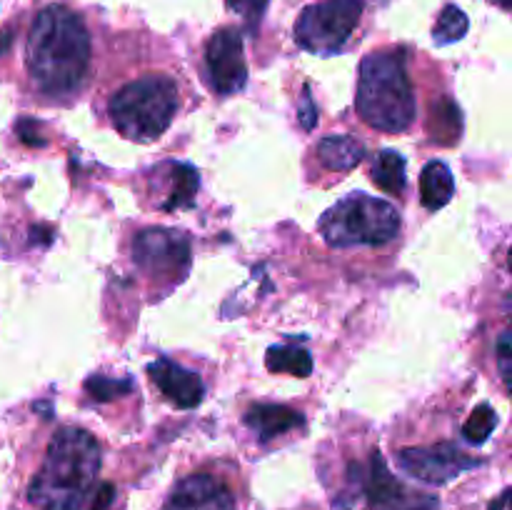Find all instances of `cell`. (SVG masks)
<instances>
[{
  "label": "cell",
  "instance_id": "obj_23",
  "mask_svg": "<svg viewBox=\"0 0 512 510\" xmlns=\"http://www.w3.org/2000/svg\"><path fill=\"white\" fill-rule=\"evenodd\" d=\"M225 3H228V8L233 10V13H238L240 18L245 20V25H248L250 30H258L270 0H225Z\"/></svg>",
  "mask_w": 512,
  "mask_h": 510
},
{
  "label": "cell",
  "instance_id": "obj_25",
  "mask_svg": "<svg viewBox=\"0 0 512 510\" xmlns=\"http://www.w3.org/2000/svg\"><path fill=\"white\" fill-rule=\"evenodd\" d=\"M300 125H303L305 130H313L315 125H318V108H315L313 98H310V90L305 88L303 90V98H300Z\"/></svg>",
  "mask_w": 512,
  "mask_h": 510
},
{
  "label": "cell",
  "instance_id": "obj_5",
  "mask_svg": "<svg viewBox=\"0 0 512 510\" xmlns=\"http://www.w3.org/2000/svg\"><path fill=\"white\" fill-rule=\"evenodd\" d=\"M400 215L388 200L355 193L335 203L320 218V233L325 243L335 248L355 245H383L398 235Z\"/></svg>",
  "mask_w": 512,
  "mask_h": 510
},
{
  "label": "cell",
  "instance_id": "obj_26",
  "mask_svg": "<svg viewBox=\"0 0 512 510\" xmlns=\"http://www.w3.org/2000/svg\"><path fill=\"white\" fill-rule=\"evenodd\" d=\"M115 500V488L110 483H103L93 493V503H90V510H108Z\"/></svg>",
  "mask_w": 512,
  "mask_h": 510
},
{
  "label": "cell",
  "instance_id": "obj_20",
  "mask_svg": "<svg viewBox=\"0 0 512 510\" xmlns=\"http://www.w3.org/2000/svg\"><path fill=\"white\" fill-rule=\"evenodd\" d=\"M468 28V15H465L458 5H445L443 13L438 15V23H435L433 38L438 45L458 43L460 38H465Z\"/></svg>",
  "mask_w": 512,
  "mask_h": 510
},
{
  "label": "cell",
  "instance_id": "obj_17",
  "mask_svg": "<svg viewBox=\"0 0 512 510\" xmlns=\"http://www.w3.org/2000/svg\"><path fill=\"white\" fill-rule=\"evenodd\" d=\"M428 133L438 145H455L463 135V115L455 100L440 98L430 105Z\"/></svg>",
  "mask_w": 512,
  "mask_h": 510
},
{
  "label": "cell",
  "instance_id": "obj_2",
  "mask_svg": "<svg viewBox=\"0 0 512 510\" xmlns=\"http://www.w3.org/2000/svg\"><path fill=\"white\" fill-rule=\"evenodd\" d=\"M100 470V445L88 430L63 428L48 445L43 468L28 488L40 510H80L93 493Z\"/></svg>",
  "mask_w": 512,
  "mask_h": 510
},
{
  "label": "cell",
  "instance_id": "obj_11",
  "mask_svg": "<svg viewBox=\"0 0 512 510\" xmlns=\"http://www.w3.org/2000/svg\"><path fill=\"white\" fill-rule=\"evenodd\" d=\"M163 510H235V500L218 478L200 473L180 480Z\"/></svg>",
  "mask_w": 512,
  "mask_h": 510
},
{
  "label": "cell",
  "instance_id": "obj_24",
  "mask_svg": "<svg viewBox=\"0 0 512 510\" xmlns=\"http://www.w3.org/2000/svg\"><path fill=\"white\" fill-rule=\"evenodd\" d=\"M498 368H500V375H503L505 385H508L510 375H512V335H510V330H505L498 340Z\"/></svg>",
  "mask_w": 512,
  "mask_h": 510
},
{
  "label": "cell",
  "instance_id": "obj_18",
  "mask_svg": "<svg viewBox=\"0 0 512 510\" xmlns=\"http://www.w3.org/2000/svg\"><path fill=\"white\" fill-rule=\"evenodd\" d=\"M370 178L383 193L400 195L405 190V158L395 150H380L370 165Z\"/></svg>",
  "mask_w": 512,
  "mask_h": 510
},
{
  "label": "cell",
  "instance_id": "obj_3",
  "mask_svg": "<svg viewBox=\"0 0 512 510\" xmlns=\"http://www.w3.org/2000/svg\"><path fill=\"white\" fill-rule=\"evenodd\" d=\"M358 115L375 130L403 133L415 118V95L403 50L370 53L360 63Z\"/></svg>",
  "mask_w": 512,
  "mask_h": 510
},
{
  "label": "cell",
  "instance_id": "obj_29",
  "mask_svg": "<svg viewBox=\"0 0 512 510\" xmlns=\"http://www.w3.org/2000/svg\"><path fill=\"white\" fill-rule=\"evenodd\" d=\"M10 45V33H0V53H5Z\"/></svg>",
  "mask_w": 512,
  "mask_h": 510
},
{
  "label": "cell",
  "instance_id": "obj_30",
  "mask_svg": "<svg viewBox=\"0 0 512 510\" xmlns=\"http://www.w3.org/2000/svg\"><path fill=\"white\" fill-rule=\"evenodd\" d=\"M493 3H498L500 8H510V0H493Z\"/></svg>",
  "mask_w": 512,
  "mask_h": 510
},
{
  "label": "cell",
  "instance_id": "obj_10",
  "mask_svg": "<svg viewBox=\"0 0 512 510\" xmlns=\"http://www.w3.org/2000/svg\"><path fill=\"white\" fill-rule=\"evenodd\" d=\"M205 60H208L210 85H213L218 93H238L245 85V80H248L243 35L235 28H220L218 33L208 40Z\"/></svg>",
  "mask_w": 512,
  "mask_h": 510
},
{
  "label": "cell",
  "instance_id": "obj_16",
  "mask_svg": "<svg viewBox=\"0 0 512 510\" xmlns=\"http://www.w3.org/2000/svg\"><path fill=\"white\" fill-rule=\"evenodd\" d=\"M318 158L325 168L345 173L365 158V148L360 140L350 138V135H330L318 143Z\"/></svg>",
  "mask_w": 512,
  "mask_h": 510
},
{
  "label": "cell",
  "instance_id": "obj_28",
  "mask_svg": "<svg viewBox=\"0 0 512 510\" xmlns=\"http://www.w3.org/2000/svg\"><path fill=\"white\" fill-rule=\"evenodd\" d=\"M508 503H510V490H503V495L490 503V510H508Z\"/></svg>",
  "mask_w": 512,
  "mask_h": 510
},
{
  "label": "cell",
  "instance_id": "obj_27",
  "mask_svg": "<svg viewBox=\"0 0 512 510\" xmlns=\"http://www.w3.org/2000/svg\"><path fill=\"white\" fill-rule=\"evenodd\" d=\"M35 128H38V125H35V123H28V120H20V123H18L20 138H23L28 145H43L45 140L38 138V130H35Z\"/></svg>",
  "mask_w": 512,
  "mask_h": 510
},
{
  "label": "cell",
  "instance_id": "obj_8",
  "mask_svg": "<svg viewBox=\"0 0 512 510\" xmlns=\"http://www.w3.org/2000/svg\"><path fill=\"white\" fill-rule=\"evenodd\" d=\"M350 473H355V480L363 488L368 505L373 510H435L438 508V498L420 490L408 488L400 483L393 473L388 470L385 460L380 453L370 455L368 465L360 468L353 465Z\"/></svg>",
  "mask_w": 512,
  "mask_h": 510
},
{
  "label": "cell",
  "instance_id": "obj_13",
  "mask_svg": "<svg viewBox=\"0 0 512 510\" xmlns=\"http://www.w3.org/2000/svg\"><path fill=\"white\" fill-rule=\"evenodd\" d=\"M245 425L250 430H255L260 440H270L288 433V430L300 428L303 425V415L298 410L288 408V405H253L245 413Z\"/></svg>",
  "mask_w": 512,
  "mask_h": 510
},
{
  "label": "cell",
  "instance_id": "obj_4",
  "mask_svg": "<svg viewBox=\"0 0 512 510\" xmlns=\"http://www.w3.org/2000/svg\"><path fill=\"white\" fill-rule=\"evenodd\" d=\"M178 110V85L168 75H143L110 100V120L115 130L135 143L160 138Z\"/></svg>",
  "mask_w": 512,
  "mask_h": 510
},
{
  "label": "cell",
  "instance_id": "obj_19",
  "mask_svg": "<svg viewBox=\"0 0 512 510\" xmlns=\"http://www.w3.org/2000/svg\"><path fill=\"white\" fill-rule=\"evenodd\" d=\"M265 365L273 373H290L295 378H308L313 373V358L303 348H295V345H275V348H270Z\"/></svg>",
  "mask_w": 512,
  "mask_h": 510
},
{
  "label": "cell",
  "instance_id": "obj_6",
  "mask_svg": "<svg viewBox=\"0 0 512 510\" xmlns=\"http://www.w3.org/2000/svg\"><path fill=\"white\" fill-rule=\"evenodd\" d=\"M363 15V0H320L300 13L295 40L315 55H333L348 43Z\"/></svg>",
  "mask_w": 512,
  "mask_h": 510
},
{
  "label": "cell",
  "instance_id": "obj_1",
  "mask_svg": "<svg viewBox=\"0 0 512 510\" xmlns=\"http://www.w3.org/2000/svg\"><path fill=\"white\" fill-rule=\"evenodd\" d=\"M90 65V35L83 18L65 5H48L33 20L28 35V70L50 98L73 95Z\"/></svg>",
  "mask_w": 512,
  "mask_h": 510
},
{
  "label": "cell",
  "instance_id": "obj_21",
  "mask_svg": "<svg viewBox=\"0 0 512 510\" xmlns=\"http://www.w3.org/2000/svg\"><path fill=\"white\" fill-rule=\"evenodd\" d=\"M495 425H498V413H495L488 403L478 405V408L473 410V415L468 418V423L463 425V438L473 445L485 443V440L493 435Z\"/></svg>",
  "mask_w": 512,
  "mask_h": 510
},
{
  "label": "cell",
  "instance_id": "obj_15",
  "mask_svg": "<svg viewBox=\"0 0 512 510\" xmlns=\"http://www.w3.org/2000/svg\"><path fill=\"white\" fill-rule=\"evenodd\" d=\"M455 193V180L453 173L445 163L433 160L423 168L420 173V200L428 210H440L450 203Z\"/></svg>",
  "mask_w": 512,
  "mask_h": 510
},
{
  "label": "cell",
  "instance_id": "obj_22",
  "mask_svg": "<svg viewBox=\"0 0 512 510\" xmlns=\"http://www.w3.org/2000/svg\"><path fill=\"white\" fill-rule=\"evenodd\" d=\"M133 390V383L130 380H113V378H103V375H93V378L85 380V393L90 395L98 403H108V400L123 398Z\"/></svg>",
  "mask_w": 512,
  "mask_h": 510
},
{
  "label": "cell",
  "instance_id": "obj_7",
  "mask_svg": "<svg viewBox=\"0 0 512 510\" xmlns=\"http://www.w3.org/2000/svg\"><path fill=\"white\" fill-rule=\"evenodd\" d=\"M133 260L155 280H183L190 268V243L183 233L168 228L140 230L133 240Z\"/></svg>",
  "mask_w": 512,
  "mask_h": 510
},
{
  "label": "cell",
  "instance_id": "obj_14",
  "mask_svg": "<svg viewBox=\"0 0 512 510\" xmlns=\"http://www.w3.org/2000/svg\"><path fill=\"white\" fill-rule=\"evenodd\" d=\"M163 170L168 173L170 188L165 200L160 203L163 210H185L193 208L198 195V170L188 163H165Z\"/></svg>",
  "mask_w": 512,
  "mask_h": 510
},
{
  "label": "cell",
  "instance_id": "obj_12",
  "mask_svg": "<svg viewBox=\"0 0 512 510\" xmlns=\"http://www.w3.org/2000/svg\"><path fill=\"white\" fill-rule=\"evenodd\" d=\"M148 373H150V380L158 385L160 393H163L175 408L188 410V408H195V405H200V400H203L205 395L203 380H200L193 370H185L183 365L173 363V360H165V358L155 360V363L148 368Z\"/></svg>",
  "mask_w": 512,
  "mask_h": 510
},
{
  "label": "cell",
  "instance_id": "obj_9",
  "mask_svg": "<svg viewBox=\"0 0 512 510\" xmlns=\"http://www.w3.org/2000/svg\"><path fill=\"white\" fill-rule=\"evenodd\" d=\"M398 465L413 478L430 485H445L458 478L465 470L478 468L480 460L470 458L463 450L450 443L433 448H405L398 453Z\"/></svg>",
  "mask_w": 512,
  "mask_h": 510
}]
</instances>
